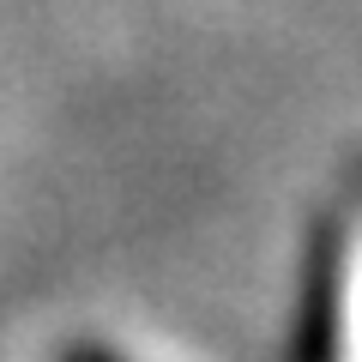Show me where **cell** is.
I'll return each instance as SVG.
<instances>
[{
    "instance_id": "6da1fadb",
    "label": "cell",
    "mask_w": 362,
    "mask_h": 362,
    "mask_svg": "<svg viewBox=\"0 0 362 362\" xmlns=\"http://www.w3.org/2000/svg\"><path fill=\"white\" fill-rule=\"evenodd\" d=\"M338 320H344V247L314 235L302 266V308L290 326V362H338Z\"/></svg>"
},
{
    "instance_id": "7a4b0ae2",
    "label": "cell",
    "mask_w": 362,
    "mask_h": 362,
    "mask_svg": "<svg viewBox=\"0 0 362 362\" xmlns=\"http://www.w3.org/2000/svg\"><path fill=\"white\" fill-rule=\"evenodd\" d=\"M66 362H121L115 350H97V344H78V350H66Z\"/></svg>"
}]
</instances>
